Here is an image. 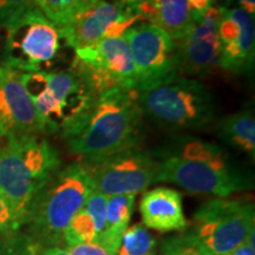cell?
<instances>
[{
  "mask_svg": "<svg viewBox=\"0 0 255 255\" xmlns=\"http://www.w3.org/2000/svg\"><path fill=\"white\" fill-rule=\"evenodd\" d=\"M143 120L136 90H111L95 96L60 136L83 162H97L138 146L144 131Z\"/></svg>",
  "mask_w": 255,
  "mask_h": 255,
  "instance_id": "1",
  "label": "cell"
},
{
  "mask_svg": "<svg viewBox=\"0 0 255 255\" xmlns=\"http://www.w3.org/2000/svg\"><path fill=\"white\" fill-rule=\"evenodd\" d=\"M157 156V182L173 183L188 193L227 197L253 186L252 177L221 146L197 137H180Z\"/></svg>",
  "mask_w": 255,
  "mask_h": 255,
  "instance_id": "2",
  "label": "cell"
},
{
  "mask_svg": "<svg viewBox=\"0 0 255 255\" xmlns=\"http://www.w3.org/2000/svg\"><path fill=\"white\" fill-rule=\"evenodd\" d=\"M60 167L58 151L40 135L8 137L0 146V194L19 225L27 221L37 194Z\"/></svg>",
  "mask_w": 255,
  "mask_h": 255,
  "instance_id": "3",
  "label": "cell"
},
{
  "mask_svg": "<svg viewBox=\"0 0 255 255\" xmlns=\"http://www.w3.org/2000/svg\"><path fill=\"white\" fill-rule=\"evenodd\" d=\"M137 102L143 116L171 131L202 130L214 122L218 114L209 89L199 79L184 76L137 92Z\"/></svg>",
  "mask_w": 255,
  "mask_h": 255,
  "instance_id": "4",
  "label": "cell"
},
{
  "mask_svg": "<svg viewBox=\"0 0 255 255\" xmlns=\"http://www.w3.org/2000/svg\"><path fill=\"white\" fill-rule=\"evenodd\" d=\"M21 82L49 133L65 132L95 97L71 70L21 72Z\"/></svg>",
  "mask_w": 255,
  "mask_h": 255,
  "instance_id": "5",
  "label": "cell"
},
{
  "mask_svg": "<svg viewBox=\"0 0 255 255\" xmlns=\"http://www.w3.org/2000/svg\"><path fill=\"white\" fill-rule=\"evenodd\" d=\"M92 186L82 162L60 167L37 194L27 221L51 241L63 240L71 219L83 208Z\"/></svg>",
  "mask_w": 255,
  "mask_h": 255,
  "instance_id": "6",
  "label": "cell"
},
{
  "mask_svg": "<svg viewBox=\"0 0 255 255\" xmlns=\"http://www.w3.org/2000/svg\"><path fill=\"white\" fill-rule=\"evenodd\" d=\"M6 31L1 64L19 72L47 71L58 55V28L32 7L4 25Z\"/></svg>",
  "mask_w": 255,
  "mask_h": 255,
  "instance_id": "7",
  "label": "cell"
},
{
  "mask_svg": "<svg viewBox=\"0 0 255 255\" xmlns=\"http://www.w3.org/2000/svg\"><path fill=\"white\" fill-rule=\"evenodd\" d=\"M71 71L94 96L111 90H135L136 73L126 37H111L75 51Z\"/></svg>",
  "mask_w": 255,
  "mask_h": 255,
  "instance_id": "8",
  "label": "cell"
},
{
  "mask_svg": "<svg viewBox=\"0 0 255 255\" xmlns=\"http://www.w3.org/2000/svg\"><path fill=\"white\" fill-rule=\"evenodd\" d=\"M254 221L253 203L219 197L196 210L191 232L210 255H227L254 233Z\"/></svg>",
  "mask_w": 255,
  "mask_h": 255,
  "instance_id": "9",
  "label": "cell"
},
{
  "mask_svg": "<svg viewBox=\"0 0 255 255\" xmlns=\"http://www.w3.org/2000/svg\"><path fill=\"white\" fill-rule=\"evenodd\" d=\"M136 73L137 92L150 90L180 76L176 40L148 21L132 25L124 32Z\"/></svg>",
  "mask_w": 255,
  "mask_h": 255,
  "instance_id": "10",
  "label": "cell"
},
{
  "mask_svg": "<svg viewBox=\"0 0 255 255\" xmlns=\"http://www.w3.org/2000/svg\"><path fill=\"white\" fill-rule=\"evenodd\" d=\"M92 189L108 197L136 195L157 182L159 163L155 155L138 146L97 162H82Z\"/></svg>",
  "mask_w": 255,
  "mask_h": 255,
  "instance_id": "11",
  "label": "cell"
},
{
  "mask_svg": "<svg viewBox=\"0 0 255 255\" xmlns=\"http://www.w3.org/2000/svg\"><path fill=\"white\" fill-rule=\"evenodd\" d=\"M146 21L142 14L116 2L97 0L87 11L58 28L59 36L75 51L85 49L111 37L123 36L132 25Z\"/></svg>",
  "mask_w": 255,
  "mask_h": 255,
  "instance_id": "12",
  "label": "cell"
},
{
  "mask_svg": "<svg viewBox=\"0 0 255 255\" xmlns=\"http://www.w3.org/2000/svg\"><path fill=\"white\" fill-rule=\"evenodd\" d=\"M0 129L6 138L45 132L39 115L21 82V72L1 63Z\"/></svg>",
  "mask_w": 255,
  "mask_h": 255,
  "instance_id": "13",
  "label": "cell"
},
{
  "mask_svg": "<svg viewBox=\"0 0 255 255\" xmlns=\"http://www.w3.org/2000/svg\"><path fill=\"white\" fill-rule=\"evenodd\" d=\"M220 69L232 75H250L255 62L254 15L244 9L228 8L218 28Z\"/></svg>",
  "mask_w": 255,
  "mask_h": 255,
  "instance_id": "14",
  "label": "cell"
},
{
  "mask_svg": "<svg viewBox=\"0 0 255 255\" xmlns=\"http://www.w3.org/2000/svg\"><path fill=\"white\" fill-rule=\"evenodd\" d=\"M177 44L180 76L203 78L220 69L221 52L216 27L193 20Z\"/></svg>",
  "mask_w": 255,
  "mask_h": 255,
  "instance_id": "15",
  "label": "cell"
},
{
  "mask_svg": "<svg viewBox=\"0 0 255 255\" xmlns=\"http://www.w3.org/2000/svg\"><path fill=\"white\" fill-rule=\"evenodd\" d=\"M139 213L144 227L161 233L182 232L188 227L182 195L170 188L158 187L143 194Z\"/></svg>",
  "mask_w": 255,
  "mask_h": 255,
  "instance_id": "16",
  "label": "cell"
},
{
  "mask_svg": "<svg viewBox=\"0 0 255 255\" xmlns=\"http://www.w3.org/2000/svg\"><path fill=\"white\" fill-rule=\"evenodd\" d=\"M141 14L176 41L186 34L193 21L188 0H151Z\"/></svg>",
  "mask_w": 255,
  "mask_h": 255,
  "instance_id": "17",
  "label": "cell"
},
{
  "mask_svg": "<svg viewBox=\"0 0 255 255\" xmlns=\"http://www.w3.org/2000/svg\"><path fill=\"white\" fill-rule=\"evenodd\" d=\"M136 195H114L108 197L107 215L104 229L95 238L96 244L101 245L110 255H114L119 246L121 237L131 219Z\"/></svg>",
  "mask_w": 255,
  "mask_h": 255,
  "instance_id": "18",
  "label": "cell"
},
{
  "mask_svg": "<svg viewBox=\"0 0 255 255\" xmlns=\"http://www.w3.org/2000/svg\"><path fill=\"white\" fill-rule=\"evenodd\" d=\"M216 133L226 144L245 152L254 159L255 116L253 110H240L222 117L216 124Z\"/></svg>",
  "mask_w": 255,
  "mask_h": 255,
  "instance_id": "19",
  "label": "cell"
},
{
  "mask_svg": "<svg viewBox=\"0 0 255 255\" xmlns=\"http://www.w3.org/2000/svg\"><path fill=\"white\" fill-rule=\"evenodd\" d=\"M97 0H36L37 7L57 28L83 13Z\"/></svg>",
  "mask_w": 255,
  "mask_h": 255,
  "instance_id": "20",
  "label": "cell"
},
{
  "mask_svg": "<svg viewBox=\"0 0 255 255\" xmlns=\"http://www.w3.org/2000/svg\"><path fill=\"white\" fill-rule=\"evenodd\" d=\"M156 239L148 228L135 223L123 233L114 255H156Z\"/></svg>",
  "mask_w": 255,
  "mask_h": 255,
  "instance_id": "21",
  "label": "cell"
},
{
  "mask_svg": "<svg viewBox=\"0 0 255 255\" xmlns=\"http://www.w3.org/2000/svg\"><path fill=\"white\" fill-rule=\"evenodd\" d=\"M96 238L95 222L87 210L81 209L71 219L63 234V240L68 247L79 244H90Z\"/></svg>",
  "mask_w": 255,
  "mask_h": 255,
  "instance_id": "22",
  "label": "cell"
},
{
  "mask_svg": "<svg viewBox=\"0 0 255 255\" xmlns=\"http://www.w3.org/2000/svg\"><path fill=\"white\" fill-rule=\"evenodd\" d=\"M161 255H210L193 232L181 233L162 242Z\"/></svg>",
  "mask_w": 255,
  "mask_h": 255,
  "instance_id": "23",
  "label": "cell"
},
{
  "mask_svg": "<svg viewBox=\"0 0 255 255\" xmlns=\"http://www.w3.org/2000/svg\"><path fill=\"white\" fill-rule=\"evenodd\" d=\"M107 195L92 189L91 193L89 194L87 201H85L84 206H83V209L87 210L88 214L94 220L96 227V237L98 234H101L102 231L104 229L105 215H107Z\"/></svg>",
  "mask_w": 255,
  "mask_h": 255,
  "instance_id": "24",
  "label": "cell"
},
{
  "mask_svg": "<svg viewBox=\"0 0 255 255\" xmlns=\"http://www.w3.org/2000/svg\"><path fill=\"white\" fill-rule=\"evenodd\" d=\"M32 7H37L36 0H0V26Z\"/></svg>",
  "mask_w": 255,
  "mask_h": 255,
  "instance_id": "25",
  "label": "cell"
},
{
  "mask_svg": "<svg viewBox=\"0 0 255 255\" xmlns=\"http://www.w3.org/2000/svg\"><path fill=\"white\" fill-rule=\"evenodd\" d=\"M20 227L7 200L0 194V232L15 231Z\"/></svg>",
  "mask_w": 255,
  "mask_h": 255,
  "instance_id": "26",
  "label": "cell"
},
{
  "mask_svg": "<svg viewBox=\"0 0 255 255\" xmlns=\"http://www.w3.org/2000/svg\"><path fill=\"white\" fill-rule=\"evenodd\" d=\"M233 0H188L189 5V11L191 18L199 15L208 9L212 6H221V7H227L232 4Z\"/></svg>",
  "mask_w": 255,
  "mask_h": 255,
  "instance_id": "27",
  "label": "cell"
},
{
  "mask_svg": "<svg viewBox=\"0 0 255 255\" xmlns=\"http://www.w3.org/2000/svg\"><path fill=\"white\" fill-rule=\"evenodd\" d=\"M66 251L69 255H110L101 245L96 244V242L75 245V246L68 247Z\"/></svg>",
  "mask_w": 255,
  "mask_h": 255,
  "instance_id": "28",
  "label": "cell"
},
{
  "mask_svg": "<svg viewBox=\"0 0 255 255\" xmlns=\"http://www.w3.org/2000/svg\"><path fill=\"white\" fill-rule=\"evenodd\" d=\"M151 0H114V2L119 4L122 7L141 14V11L150 2Z\"/></svg>",
  "mask_w": 255,
  "mask_h": 255,
  "instance_id": "29",
  "label": "cell"
},
{
  "mask_svg": "<svg viewBox=\"0 0 255 255\" xmlns=\"http://www.w3.org/2000/svg\"><path fill=\"white\" fill-rule=\"evenodd\" d=\"M227 255H255V246H254V233L248 237V239L244 244L232 251Z\"/></svg>",
  "mask_w": 255,
  "mask_h": 255,
  "instance_id": "30",
  "label": "cell"
},
{
  "mask_svg": "<svg viewBox=\"0 0 255 255\" xmlns=\"http://www.w3.org/2000/svg\"><path fill=\"white\" fill-rule=\"evenodd\" d=\"M239 5H240L241 9H244L245 12L254 15L255 13V0H235Z\"/></svg>",
  "mask_w": 255,
  "mask_h": 255,
  "instance_id": "31",
  "label": "cell"
},
{
  "mask_svg": "<svg viewBox=\"0 0 255 255\" xmlns=\"http://www.w3.org/2000/svg\"><path fill=\"white\" fill-rule=\"evenodd\" d=\"M41 255H69V253L68 251L60 247H50L46 251H44Z\"/></svg>",
  "mask_w": 255,
  "mask_h": 255,
  "instance_id": "32",
  "label": "cell"
},
{
  "mask_svg": "<svg viewBox=\"0 0 255 255\" xmlns=\"http://www.w3.org/2000/svg\"><path fill=\"white\" fill-rule=\"evenodd\" d=\"M0 255H20L9 247H0Z\"/></svg>",
  "mask_w": 255,
  "mask_h": 255,
  "instance_id": "33",
  "label": "cell"
},
{
  "mask_svg": "<svg viewBox=\"0 0 255 255\" xmlns=\"http://www.w3.org/2000/svg\"><path fill=\"white\" fill-rule=\"evenodd\" d=\"M5 141H6V137L4 136V133H2L1 129H0V146H1L2 144H4Z\"/></svg>",
  "mask_w": 255,
  "mask_h": 255,
  "instance_id": "34",
  "label": "cell"
}]
</instances>
